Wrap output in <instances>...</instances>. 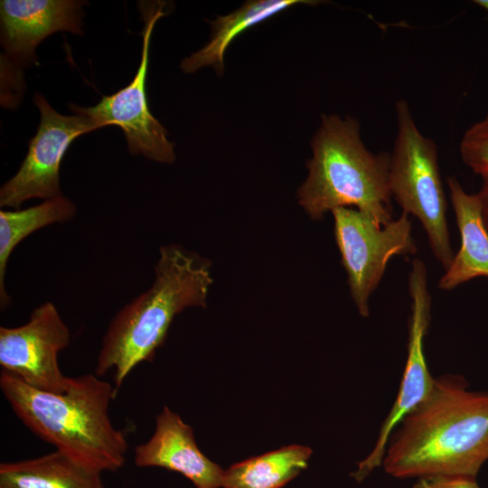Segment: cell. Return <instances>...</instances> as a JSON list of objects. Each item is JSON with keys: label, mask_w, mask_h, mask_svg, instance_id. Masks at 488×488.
<instances>
[{"label": "cell", "mask_w": 488, "mask_h": 488, "mask_svg": "<svg viewBox=\"0 0 488 488\" xmlns=\"http://www.w3.org/2000/svg\"><path fill=\"white\" fill-rule=\"evenodd\" d=\"M33 102L40 112V124L18 171L0 189L2 208L16 210L33 198L62 195L60 166L65 152L75 138L99 128L88 117L59 113L40 93L34 95Z\"/></svg>", "instance_id": "9"}, {"label": "cell", "mask_w": 488, "mask_h": 488, "mask_svg": "<svg viewBox=\"0 0 488 488\" xmlns=\"http://www.w3.org/2000/svg\"><path fill=\"white\" fill-rule=\"evenodd\" d=\"M488 462V391L460 375L436 378L427 397L393 431L381 466L398 479L476 478Z\"/></svg>", "instance_id": "1"}, {"label": "cell", "mask_w": 488, "mask_h": 488, "mask_svg": "<svg viewBox=\"0 0 488 488\" xmlns=\"http://www.w3.org/2000/svg\"><path fill=\"white\" fill-rule=\"evenodd\" d=\"M311 145L308 175L297 197L312 219L337 208H354L381 225L393 220L389 154H374L365 146L355 118L323 115Z\"/></svg>", "instance_id": "4"}, {"label": "cell", "mask_w": 488, "mask_h": 488, "mask_svg": "<svg viewBox=\"0 0 488 488\" xmlns=\"http://www.w3.org/2000/svg\"><path fill=\"white\" fill-rule=\"evenodd\" d=\"M70 332L52 302L31 313L27 323L17 327H0V365L28 386L48 392H63L70 377L58 363Z\"/></svg>", "instance_id": "11"}, {"label": "cell", "mask_w": 488, "mask_h": 488, "mask_svg": "<svg viewBox=\"0 0 488 488\" xmlns=\"http://www.w3.org/2000/svg\"><path fill=\"white\" fill-rule=\"evenodd\" d=\"M447 185L461 242L438 282V287L446 291L475 277H488V230L478 196L465 192L455 176L447 178Z\"/></svg>", "instance_id": "13"}, {"label": "cell", "mask_w": 488, "mask_h": 488, "mask_svg": "<svg viewBox=\"0 0 488 488\" xmlns=\"http://www.w3.org/2000/svg\"><path fill=\"white\" fill-rule=\"evenodd\" d=\"M312 454L293 444L235 463L224 469L221 488H282L307 468Z\"/></svg>", "instance_id": "16"}, {"label": "cell", "mask_w": 488, "mask_h": 488, "mask_svg": "<svg viewBox=\"0 0 488 488\" xmlns=\"http://www.w3.org/2000/svg\"><path fill=\"white\" fill-rule=\"evenodd\" d=\"M76 205L63 195L44 200L25 209L0 211V304L5 309L11 297L5 290L7 261L14 248L25 238L46 226L62 223L76 214Z\"/></svg>", "instance_id": "17"}, {"label": "cell", "mask_w": 488, "mask_h": 488, "mask_svg": "<svg viewBox=\"0 0 488 488\" xmlns=\"http://www.w3.org/2000/svg\"><path fill=\"white\" fill-rule=\"evenodd\" d=\"M0 488H105L101 473L55 450L39 457L0 464Z\"/></svg>", "instance_id": "14"}, {"label": "cell", "mask_w": 488, "mask_h": 488, "mask_svg": "<svg viewBox=\"0 0 488 488\" xmlns=\"http://www.w3.org/2000/svg\"><path fill=\"white\" fill-rule=\"evenodd\" d=\"M83 2L75 0H2L0 2L1 103L15 106L23 92V69L38 64L35 50L58 32L82 34Z\"/></svg>", "instance_id": "7"}, {"label": "cell", "mask_w": 488, "mask_h": 488, "mask_svg": "<svg viewBox=\"0 0 488 488\" xmlns=\"http://www.w3.org/2000/svg\"><path fill=\"white\" fill-rule=\"evenodd\" d=\"M134 463L179 473L195 488L221 487L224 469L200 450L192 427L168 407L156 416L151 437L135 447Z\"/></svg>", "instance_id": "12"}, {"label": "cell", "mask_w": 488, "mask_h": 488, "mask_svg": "<svg viewBox=\"0 0 488 488\" xmlns=\"http://www.w3.org/2000/svg\"><path fill=\"white\" fill-rule=\"evenodd\" d=\"M395 114L397 130L389 169L390 195L403 212L419 221L432 253L446 270L455 254L437 146L420 132L407 101H397Z\"/></svg>", "instance_id": "5"}, {"label": "cell", "mask_w": 488, "mask_h": 488, "mask_svg": "<svg viewBox=\"0 0 488 488\" xmlns=\"http://www.w3.org/2000/svg\"><path fill=\"white\" fill-rule=\"evenodd\" d=\"M164 2H142L139 9L144 20L142 55L131 82L110 96H105L93 107L70 105L74 114L89 117L98 127L117 126L125 134L128 151L147 159L172 164L175 160L174 145L164 127L149 110L145 79L149 61L152 32L156 22L166 14Z\"/></svg>", "instance_id": "8"}, {"label": "cell", "mask_w": 488, "mask_h": 488, "mask_svg": "<svg viewBox=\"0 0 488 488\" xmlns=\"http://www.w3.org/2000/svg\"><path fill=\"white\" fill-rule=\"evenodd\" d=\"M459 152L463 163L474 173L488 175V115L465 131Z\"/></svg>", "instance_id": "18"}, {"label": "cell", "mask_w": 488, "mask_h": 488, "mask_svg": "<svg viewBox=\"0 0 488 488\" xmlns=\"http://www.w3.org/2000/svg\"><path fill=\"white\" fill-rule=\"evenodd\" d=\"M334 238L347 274L352 298L362 317L370 315V298L389 260L417 251L409 215L403 212L385 225L354 208L332 211Z\"/></svg>", "instance_id": "6"}, {"label": "cell", "mask_w": 488, "mask_h": 488, "mask_svg": "<svg viewBox=\"0 0 488 488\" xmlns=\"http://www.w3.org/2000/svg\"><path fill=\"white\" fill-rule=\"evenodd\" d=\"M300 3L309 5L316 2L306 0L249 1L228 15L209 21L212 30L210 42L182 61V70L185 73H193L203 67L211 66L218 75H221L224 68V52L234 38L246 29Z\"/></svg>", "instance_id": "15"}, {"label": "cell", "mask_w": 488, "mask_h": 488, "mask_svg": "<svg viewBox=\"0 0 488 488\" xmlns=\"http://www.w3.org/2000/svg\"><path fill=\"white\" fill-rule=\"evenodd\" d=\"M0 388L21 421L56 450L99 473L124 465L128 444L108 415L117 395L109 382L88 373L70 377L66 389L54 393L33 389L2 371Z\"/></svg>", "instance_id": "2"}, {"label": "cell", "mask_w": 488, "mask_h": 488, "mask_svg": "<svg viewBox=\"0 0 488 488\" xmlns=\"http://www.w3.org/2000/svg\"><path fill=\"white\" fill-rule=\"evenodd\" d=\"M411 488H481L476 478L436 474L417 478Z\"/></svg>", "instance_id": "19"}, {"label": "cell", "mask_w": 488, "mask_h": 488, "mask_svg": "<svg viewBox=\"0 0 488 488\" xmlns=\"http://www.w3.org/2000/svg\"><path fill=\"white\" fill-rule=\"evenodd\" d=\"M410 315L407 361L396 399L381 424L376 442L370 453L357 463L351 474L357 482H363L381 466L389 437L399 423L430 393L433 378L426 359L425 339L431 319V296L428 290L427 269L420 258H414L408 274Z\"/></svg>", "instance_id": "10"}, {"label": "cell", "mask_w": 488, "mask_h": 488, "mask_svg": "<svg viewBox=\"0 0 488 488\" xmlns=\"http://www.w3.org/2000/svg\"><path fill=\"white\" fill-rule=\"evenodd\" d=\"M211 265L180 245L159 249L151 286L114 316L102 339L95 374L114 371L117 393L128 374L151 361L162 347L174 317L189 307H206L212 284Z\"/></svg>", "instance_id": "3"}, {"label": "cell", "mask_w": 488, "mask_h": 488, "mask_svg": "<svg viewBox=\"0 0 488 488\" xmlns=\"http://www.w3.org/2000/svg\"><path fill=\"white\" fill-rule=\"evenodd\" d=\"M474 2L481 8L488 11V0H475Z\"/></svg>", "instance_id": "21"}, {"label": "cell", "mask_w": 488, "mask_h": 488, "mask_svg": "<svg viewBox=\"0 0 488 488\" xmlns=\"http://www.w3.org/2000/svg\"><path fill=\"white\" fill-rule=\"evenodd\" d=\"M476 194L481 205L483 221L488 230V175L482 177L481 188Z\"/></svg>", "instance_id": "20"}]
</instances>
